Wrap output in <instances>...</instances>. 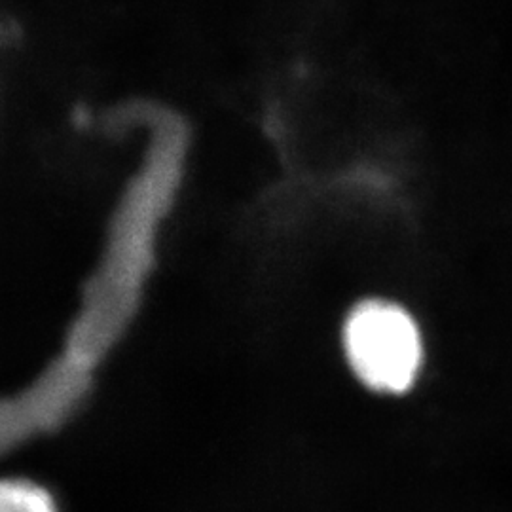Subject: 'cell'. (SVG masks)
<instances>
[{"mask_svg":"<svg viewBox=\"0 0 512 512\" xmlns=\"http://www.w3.org/2000/svg\"><path fill=\"white\" fill-rule=\"evenodd\" d=\"M0 512H57L54 499L29 480H4L0 486Z\"/></svg>","mask_w":512,"mask_h":512,"instance_id":"obj_3","label":"cell"},{"mask_svg":"<svg viewBox=\"0 0 512 512\" xmlns=\"http://www.w3.org/2000/svg\"><path fill=\"white\" fill-rule=\"evenodd\" d=\"M344 349L357 380L382 395L412 391L425 365L420 325L410 311L387 300H365L351 310Z\"/></svg>","mask_w":512,"mask_h":512,"instance_id":"obj_1","label":"cell"},{"mask_svg":"<svg viewBox=\"0 0 512 512\" xmlns=\"http://www.w3.org/2000/svg\"><path fill=\"white\" fill-rule=\"evenodd\" d=\"M90 376L67 359L44 374L29 391L2 406V446L19 444L38 431L59 427L88 393Z\"/></svg>","mask_w":512,"mask_h":512,"instance_id":"obj_2","label":"cell"}]
</instances>
